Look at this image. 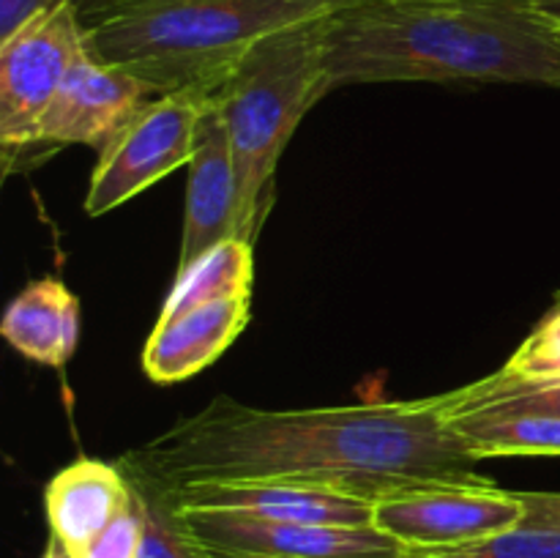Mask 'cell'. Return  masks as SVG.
I'll use <instances>...</instances> for the list:
<instances>
[{
    "label": "cell",
    "mask_w": 560,
    "mask_h": 558,
    "mask_svg": "<svg viewBox=\"0 0 560 558\" xmlns=\"http://www.w3.org/2000/svg\"><path fill=\"white\" fill-rule=\"evenodd\" d=\"M126 474L197 481H290L381 501L435 485H490L448 419L446 394L345 408L262 410L213 397L118 460Z\"/></svg>",
    "instance_id": "6da1fadb"
},
{
    "label": "cell",
    "mask_w": 560,
    "mask_h": 558,
    "mask_svg": "<svg viewBox=\"0 0 560 558\" xmlns=\"http://www.w3.org/2000/svg\"><path fill=\"white\" fill-rule=\"evenodd\" d=\"M331 88L525 82L560 88V38L530 0H355L326 20Z\"/></svg>",
    "instance_id": "7a4b0ae2"
},
{
    "label": "cell",
    "mask_w": 560,
    "mask_h": 558,
    "mask_svg": "<svg viewBox=\"0 0 560 558\" xmlns=\"http://www.w3.org/2000/svg\"><path fill=\"white\" fill-rule=\"evenodd\" d=\"M355 0H113L85 22L88 49L156 96L219 82L260 38L337 14Z\"/></svg>",
    "instance_id": "3957f363"
},
{
    "label": "cell",
    "mask_w": 560,
    "mask_h": 558,
    "mask_svg": "<svg viewBox=\"0 0 560 558\" xmlns=\"http://www.w3.org/2000/svg\"><path fill=\"white\" fill-rule=\"evenodd\" d=\"M328 16L260 38L208 96L228 126L241 189V233L249 244L273 202V175L290 137L334 91L326 60Z\"/></svg>",
    "instance_id": "277c9868"
},
{
    "label": "cell",
    "mask_w": 560,
    "mask_h": 558,
    "mask_svg": "<svg viewBox=\"0 0 560 558\" xmlns=\"http://www.w3.org/2000/svg\"><path fill=\"white\" fill-rule=\"evenodd\" d=\"M208 93L178 91L142 104L98 153L85 195L88 217L124 206L178 167H189Z\"/></svg>",
    "instance_id": "5b68a950"
},
{
    "label": "cell",
    "mask_w": 560,
    "mask_h": 558,
    "mask_svg": "<svg viewBox=\"0 0 560 558\" xmlns=\"http://www.w3.org/2000/svg\"><path fill=\"white\" fill-rule=\"evenodd\" d=\"M88 53L77 0L52 9L0 38V142L5 153L36 146V131L77 60Z\"/></svg>",
    "instance_id": "8992f818"
},
{
    "label": "cell",
    "mask_w": 560,
    "mask_h": 558,
    "mask_svg": "<svg viewBox=\"0 0 560 558\" xmlns=\"http://www.w3.org/2000/svg\"><path fill=\"white\" fill-rule=\"evenodd\" d=\"M517 490L490 485L416 487L375 501L372 525L405 547H459L523 525Z\"/></svg>",
    "instance_id": "52a82bcc"
},
{
    "label": "cell",
    "mask_w": 560,
    "mask_h": 558,
    "mask_svg": "<svg viewBox=\"0 0 560 558\" xmlns=\"http://www.w3.org/2000/svg\"><path fill=\"white\" fill-rule=\"evenodd\" d=\"M180 512L211 558H399L408 550L375 525L282 523L219 509Z\"/></svg>",
    "instance_id": "ba28073f"
},
{
    "label": "cell",
    "mask_w": 560,
    "mask_h": 558,
    "mask_svg": "<svg viewBox=\"0 0 560 558\" xmlns=\"http://www.w3.org/2000/svg\"><path fill=\"white\" fill-rule=\"evenodd\" d=\"M153 96L148 82L120 66L104 63L88 49L38 124L36 146H93L102 151Z\"/></svg>",
    "instance_id": "9c48e42d"
},
{
    "label": "cell",
    "mask_w": 560,
    "mask_h": 558,
    "mask_svg": "<svg viewBox=\"0 0 560 558\" xmlns=\"http://www.w3.org/2000/svg\"><path fill=\"white\" fill-rule=\"evenodd\" d=\"M184 213L178 271L189 266L191 260H197L202 252L222 244V241L244 239V233H241V189L233 148H230L224 118L213 107L211 98H208L206 113H202L195 156L189 162Z\"/></svg>",
    "instance_id": "30bf717a"
},
{
    "label": "cell",
    "mask_w": 560,
    "mask_h": 558,
    "mask_svg": "<svg viewBox=\"0 0 560 558\" xmlns=\"http://www.w3.org/2000/svg\"><path fill=\"white\" fill-rule=\"evenodd\" d=\"M173 492L184 509H219L304 525L364 528L372 525L375 512V503L366 498L290 481H197L175 487Z\"/></svg>",
    "instance_id": "8fae6325"
},
{
    "label": "cell",
    "mask_w": 560,
    "mask_h": 558,
    "mask_svg": "<svg viewBox=\"0 0 560 558\" xmlns=\"http://www.w3.org/2000/svg\"><path fill=\"white\" fill-rule=\"evenodd\" d=\"M249 299L252 293L219 299L156 321L142 350L145 375L153 383H178L211 367L246 328Z\"/></svg>",
    "instance_id": "7c38bea8"
},
{
    "label": "cell",
    "mask_w": 560,
    "mask_h": 558,
    "mask_svg": "<svg viewBox=\"0 0 560 558\" xmlns=\"http://www.w3.org/2000/svg\"><path fill=\"white\" fill-rule=\"evenodd\" d=\"M129 501V476L118 463L77 460L60 468L44 490L49 534L58 536L71 553H80Z\"/></svg>",
    "instance_id": "4fadbf2b"
},
{
    "label": "cell",
    "mask_w": 560,
    "mask_h": 558,
    "mask_svg": "<svg viewBox=\"0 0 560 558\" xmlns=\"http://www.w3.org/2000/svg\"><path fill=\"white\" fill-rule=\"evenodd\" d=\"M0 334L25 359L63 367L80 339V301L60 279H36L3 312Z\"/></svg>",
    "instance_id": "5bb4252c"
},
{
    "label": "cell",
    "mask_w": 560,
    "mask_h": 558,
    "mask_svg": "<svg viewBox=\"0 0 560 558\" xmlns=\"http://www.w3.org/2000/svg\"><path fill=\"white\" fill-rule=\"evenodd\" d=\"M252 279H255V255L249 241H222L213 249L202 252L186 268L175 271V282L164 299L159 321H170L211 301L252 293Z\"/></svg>",
    "instance_id": "9a60e30c"
},
{
    "label": "cell",
    "mask_w": 560,
    "mask_h": 558,
    "mask_svg": "<svg viewBox=\"0 0 560 558\" xmlns=\"http://www.w3.org/2000/svg\"><path fill=\"white\" fill-rule=\"evenodd\" d=\"M470 452L487 457H560V416L474 410L452 416Z\"/></svg>",
    "instance_id": "2e32d148"
},
{
    "label": "cell",
    "mask_w": 560,
    "mask_h": 558,
    "mask_svg": "<svg viewBox=\"0 0 560 558\" xmlns=\"http://www.w3.org/2000/svg\"><path fill=\"white\" fill-rule=\"evenodd\" d=\"M126 476H129L131 490L142 507V520H145L140 558H211V553L186 525L184 512L170 487L135 474Z\"/></svg>",
    "instance_id": "e0dca14e"
},
{
    "label": "cell",
    "mask_w": 560,
    "mask_h": 558,
    "mask_svg": "<svg viewBox=\"0 0 560 558\" xmlns=\"http://www.w3.org/2000/svg\"><path fill=\"white\" fill-rule=\"evenodd\" d=\"M509 410V414L560 416V381L547 383H498L487 375L470 386L446 394L448 419L474 410Z\"/></svg>",
    "instance_id": "ac0fdd59"
},
{
    "label": "cell",
    "mask_w": 560,
    "mask_h": 558,
    "mask_svg": "<svg viewBox=\"0 0 560 558\" xmlns=\"http://www.w3.org/2000/svg\"><path fill=\"white\" fill-rule=\"evenodd\" d=\"M399 558H560V531L517 525L459 547H408Z\"/></svg>",
    "instance_id": "d6986e66"
},
{
    "label": "cell",
    "mask_w": 560,
    "mask_h": 558,
    "mask_svg": "<svg viewBox=\"0 0 560 558\" xmlns=\"http://www.w3.org/2000/svg\"><path fill=\"white\" fill-rule=\"evenodd\" d=\"M498 383H547L560 381V295L550 315L525 337L512 359L492 372Z\"/></svg>",
    "instance_id": "ffe728a7"
},
{
    "label": "cell",
    "mask_w": 560,
    "mask_h": 558,
    "mask_svg": "<svg viewBox=\"0 0 560 558\" xmlns=\"http://www.w3.org/2000/svg\"><path fill=\"white\" fill-rule=\"evenodd\" d=\"M142 528H145L142 507L131 490V501L115 514L113 523L102 534L93 536L80 553H74V558H140Z\"/></svg>",
    "instance_id": "44dd1931"
},
{
    "label": "cell",
    "mask_w": 560,
    "mask_h": 558,
    "mask_svg": "<svg viewBox=\"0 0 560 558\" xmlns=\"http://www.w3.org/2000/svg\"><path fill=\"white\" fill-rule=\"evenodd\" d=\"M517 496L525 507V525L560 531V492L517 490Z\"/></svg>",
    "instance_id": "7402d4cb"
},
{
    "label": "cell",
    "mask_w": 560,
    "mask_h": 558,
    "mask_svg": "<svg viewBox=\"0 0 560 558\" xmlns=\"http://www.w3.org/2000/svg\"><path fill=\"white\" fill-rule=\"evenodd\" d=\"M63 0H0V38H9L16 27L25 25L38 11L52 9Z\"/></svg>",
    "instance_id": "603a6c76"
},
{
    "label": "cell",
    "mask_w": 560,
    "mask_h": 558,
    "mask_svg": "<svg viewBox=\"0 0 560 558\" xmlns=\"http://www.w3.org/2000/svg\"><path fill=\"white\" fill-rule=\"evenodd\" d=\"M530 3H534V9L539 11L550 25L560 27V0H530Z\"/></svg>",
    "instance_id": "cb8c5ba5"
},
{
    "label": "cell",
    "mask_w": 560,
    "mask_h": 558,
    "mask_svg": "<svg viewBox=\"0 0 560 558\" xmlns=\"http://www.w3.org/2000/svg\"><path fill=\"white\" fill-rule=\"evenodd\" d=\"M42 558H74V553L63 545L55 534H49L47 545H44V556Z\"/></svg>",
    "instance_id": "d4e9b609"
},
{
    "label": "cell",
    "mask_w": 560,
    "mask_h": 558,
    "mask_svg": "<svg viewBox=\"0 0 560 558\" xmlns=\"http://www.w3.org/2000/svg\"><path fill=\"white\" fill-rule=\"evenodd\" d=\"M107 3H113V0H77V5H80L82 22L91 20L93 14H98V11H102Z\"/></svg>",
    "instance_id": "484cf974"
},
{
    "label": "cell",
    "mask_w": 560,
    "mask_h": 558,
    "mask_svg": "<svg viewBox=\"0 0 560 558\" xmlns=\"http://www.w3.org/2000/svg\"><path fill=\"white\" fill-rule=\"evenodd\" d=\"M558 38H560V27H558Z\"/></svg>",
    "instance_id": "4316f807"
}]
</instances>
